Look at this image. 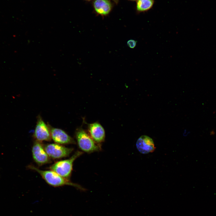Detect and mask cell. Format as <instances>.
<instances>
[{"mask_svg":"<svg viewBox=\"0 0 216 216\" xmlns=\"http://www.w3.org/2000/svg\"><path fill=\"white\" fill-rule=\"evenodd\" d=\"M27 168L34 170L39 174L42 178L49 184L54 187L68 185L75 187L81 190H86L79 184L73 183L69 180L60 176L52 170H43L34 166L30 165Z\"/></svg>","mask_w":216,"mask_h":216,"instance_id":"obj_1","label":"cell"},{"mask_svg":"<svg viewBox=\"0 0 216 216\" xmlns=\"http://www.w3.org/2000/svg\"><path fill=\"white\" fill-rule=\"evenodd\" d=\"M75 136L78 146L82 151L90 153L101 150L100 145L95 142L82 128H77Z\"/></svg>","mask_w":216,"mask_h":216,"instance_id":"obj_2","label":"cell"},{"mask_svg":"<svg viewBox=\"0 0 216 216\" xmlns=\"http://www.w3.org/2000/svg\"><path fill=\"white\" fill-rule=\"evenodd\" d=\"M83 152L77 151L69 158L57 161L50 167V169L66 178H68L70 176L74 160Z\"/></svg>","mask_w":216,"mask_h":216,"instance_id":"obj_3","label":"cell"},{"mask_svg":"<svg viewBox=\"0 0 216 216\" xmlns=\"http://www.w3.org/2000/svg\"><path fill=\"white\" fill-rule=\"evenodd\" d=\"M44 147L49 157L55 159L68 156L74 150L73 148L66 147L57 143L48 144Z\"/></svg>","mask_w":216,"mask_h":216,"instance_id":"obj_4","label":"cell"},{"mask_svg":"<svg viewBox=\"0 0 216 216\" xmlns=\"http://www.w3.org/2000/svg\"><path fill=\"white\" fill-rule=\"evenodd\" d=\"M33 136L36 140L40 142L50 141L52 138L50 130L47 125L40 116H38Z\"/></svg>","mask_w":216,"mask_h":216,"instance_id":"obj_5","label":"cell"},{"mask_svg":"<svg viewBox=\"0 0 216 216\" xmlns=\"http://www.w3.org/2000/svg\"><path fill=\"white\" fill-rule=\"evenodd\" d=\"M32 153L34 160L39 166L50 162V157L46 152L41 142L35 140L32 147Z\"/></svg>","mask_w":216,"mask_h":216,"instance_id":"obj_6","label":"cell"},{"mask_svg":"<svg viewBox=\"0 0 216 216\" xmlns=\"http://www.w3.org/2000/svg\"><path fill=\"white\" fill-rule=\"evenodd\" d=\"M48 125L51 138L56 143L59 144H75L74 139L64 130L61 129L53 128L49 124Z\"/></svg>","mask_w":216,"mask_h":216,"instance_id":"obj_7","label":"cell"},{"mask_svg":"<svg viewBox=\"0 0 216 216\" xmlns=\"http://www.w3.org/2000/svg\"><path fill=\"white\" fill-rule=\"evenodd\" d=\"M88 130L89 135L97 143L100 145L104 141L105 137V131L100 123L95 122L89 124Z\"/></svg>","mask_w":216,"mask_h":216,"instance_id":"obj_8","label":"cell"},{"mask_svg":"<svg viewBox=\"0 0 216 216\" xmlns=\"http://www.w3.org/2000/svg\"><path fill=\"white\" fill-rule=\"evenodd\" d=\"M136 145L139 152L143 154L152 152L156 148L152 139L146 135L140 136L137 140Z\"/></svg>","mask_w":216,"mask_h":216,"instance_id":"obj_9","label":"cell"},{"mask_svg":"<svg viewBox=\"0 0 216 216\" xmlns=\"http://www.w3.org/2000/svg\"><path fill=\"white\" fill-rule=\"evenodd\" d=\"M94 7L96 12L104 16L108 14L112 9V5L108 0H94Z\"/></svg>","mask_w":216,"mask_h":216,"instance_id":"obj_10","label":"cell"},{"mask_svg":"<svg viewBox=\"0 0 216 216\" xmlns=\"http://www.w3.org/2000/svg\"><path fill=\"white\" fill-rule=\"evenodd\" d=\"M154 3V0H137L136 10L139 12L147 11L152 8Z\"/></svg>","mask_w":216,"mask_h":216,"instance_id":"obj_11","label":"cell"},{"mask_svg":"<svg viewBox=\"0 0 216 216\" xmlns=\"http://www.w3.org/2000/svg\"><path fill=\"white\" fill-rule=\"evenodd\" d=\"M136 41L134 40H130L127 43L128 46L131 48H134L136 46Z\"/></svg>","mask_w":216,"mask_h":216,"instance_id":"obj_12","label":"cell"},{"mask_svg":"<svg viewBox=\"0 0 216 216\" xmlns=\"http://www.w3.org/2000/svg\"><path fill=\"white\" fill-rule=\"evenodd\" d=\"M131 0V1H136V0Z\"/></svg>","mask_w":216,"mask_h":216,"instance_id":"obj_13","label":"cell"},{"mask_svg":"<svg viewBox=\"0 0 216 216\" xmlns=\"http://www.w3.org/2000/svg\"><path fill=\"white\" fill-rule=\"evenodd\" d=\"M114 0V1H116H116H117V0Z\"/></svg>","mask_w":216,"mask_h":216,"instance_id":"obj_14","label":"cell"},{"mask_svg":"<svg viewBox=\"0 0 216 216\" xmlns=\"http://www.w3.org/2000/svg\"></svg>","mask_w":216,"mask_h":216,"instance_id":"obj_15","label":"cell"}]
</instances>
